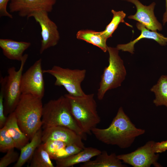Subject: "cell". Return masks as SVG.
Instances as JSON below:
<instances>
[{"label":"cell","mask_w":167,"mask_h":167,"mask_svg":"<svg viewBox=\"0 0 167 167\" xmlns=\"http://www.w3.org/2000/svg\"><path fill=\"white\" fill-rule=\"evenodd\" d=\"M144 130L138 128L120 107L109 126L106 128L95 127L92 133L100 141L108 145H116L122 149L131 146L136 138L143 134Z\"/></svg>","instance_id":"6da1fadb"},{"label":"cell","mask_w":167,"mask_h":167,"mask_svg":"<svg viewBox=\"0 0 167 167\" xmlns=\"http://www.w3.org/2000/svg\"><path fill=\"white\" fill-rule=\"evenodd\" d=\"M43 106L42 99L22 94L14 111L19 126L29 139L42 126Z\"/></svg>","instance_id":"7a4b0ae2"},{"label":"cell","mask_w":167,"mask_h":167,"mask_svg":"<svg viewBox=\"0 0 167 167\" xmlns=\"http://www.w3.org/2000/svg\"><path fill=\"white\" fill-rule=\"evenodd\" d=\"M42 122L43 129L63 126L74 131L83 140L87 139L86 134L82 131L73 117L69 101L65 95L51 100L43 105Z\"/></svg>","instance_id":"3957f363"},{"label":"cell","mask_w":167,"mask_h":167,"mask_svg":"<svg viewBox=\"0 0 167 167\" xmlns=\"http://www.w3.org/2000/svg\"><path fill=\"white\" fill-rule=\"evenodd\" d=\"M64 95L69 101L72 114L80 128L85 134L91 135L92 130L101 121L94 94H85L81 96L69 94Z\"/></svg>","instance_id":"277c9868"},{"label":"cell","mask_w":167,"mask_h":167,"mask_svg":"<svg viewBox=\"0 0 167 167\" xmlns=\"http://www.w3.org/2000/svg\"><path fill=\"white\" fill-rule=\"evenodd\" d=\"M107 51L109 63L104 69L97 93L100 100L103 99L108 91L120 87L126 75L123 61L119 55V50L116 47L108 46Z\"/></svg>","instance_id":"5b68a950"},{"label":"cell","mask_w":167,"mask_h":167,"mask_svg":"<svg viewBox=\"0 0 167 167\" xmlns=\"http://www.w3.org/2000/svg\"><path fill=\"white\" fill-rule=\"evenodd\" d=\"M43 72L54 77L56 79L54 85L64 87L70 95L81 96L85 94L81 84L86 76V70L71 69L54 66L51 69L43 70Z\"/></svg>","instance_id":"8992f818"},{"label":"cell","mask_w":167,"mask_h":167,"mask_svg":"<svg viewBox=\"0 0 167 167\" xmlns=\"http://www.w3.org/2000/svg\"><path fill=\"white\" fill-rule=\"evenodd\" d=\"M28 57L24 55L19 70L12 66L7 70V75L4 77V107L5 115L13 112L20 97L21 80L25 64Z\"/></svg>","instance_id":"52a82bcc"},{"label":"cell","mask_w":167,"mask_h":167,"mask_svg":"<svg viewBox=\"0 0 167 167\" xmlns=\"http://www.w3.org/2000/svg\"><path fill=\"white\" fill-rule=\"evenodd\" d=\"M42 59L36 61L24 73L21 80L22 94H30L42 99L45 91Z\"/></svg>","instance_id":"ba28073f"},{"label":"cell","mask_w":167,"mask_h":167,"mask_svg":"<svg viewBox=\"0 0 167 167\" xmlns=\"http://www.w3.org/2000/svg\"><path fill=\"white\" fill-rule=\"evenodd\" d=\"M155 142L148 141L144 145L131 153L117 155L124 163L134 167H162L157 162L159 155L154 151Z\"/></svg>","instance_id":"9c48e42d"},{"label":"cell","mask_w":167,"mask_h":167,"mask_svg":"<svg viewBox=\"0 0 167 167\" xmlns=\"http://www.w3.org/2000/svg\"><path fill=\"white\" fill-rule=\"evenodd\" d=\"M48 12L40 10L34 12L31 17L34 18L40 25L42 37L40 53L57 45L60 39L56 24L49 17Z\"/></svg>","instance_id":"30bf717a"},{"label":"cell","mask_w":167,"mask_h":167,"mask_svg":"<svg viewBox=\"0 0 167 167\" xmlns=\"http://www.w3.org/2000/svg\"><path fill=\"white\" fill-rule=\"evenodd\" d=\"M56 2V0H10L9 6L10 12L29 18L37 11L51 12Z\"/></svg>","instance_id":"8fae6325"},{"label":"cell","mask_w":167,"mask_h":167,"mask_svg":"<svg viewBox=\"0 0 167 167\" xmlns=\"http://www.w3.org/2000/svg\"><path fill=\"white\" fill-rule=\"evenodd\" d=\"M43 129L42 134L43 143L50 140H58L64 142L67 145L75 144L83 149L85 148L82 137L67 127L58 126Z\"/></svg>","instance_id":"7c38bea8"},{"label":"cell","mask_w":167,"mask_h":167,"mask_svg":"<svg viewBox=\"0 0 167 167\" xmlns=\"http://www.w3.org/2000/svg\"><path fill=\"white\" fill-rule=\"evenodd\" d=\"M134 4L136 8L134 15L128 17L130 19L138 21L148 29L152 31H160L162 29L161 24L157 20L154 14L156 3L153 2L148 6L143 5L139 0H126Z\"/></svg>","instance_id":"4fadbf2b"},{"label":"cell","mask_w":167,"mask_h":167,"mask_svg":"<svg viewBox=\"0 0 167 167\" xmlns=\"http://www.w3.org/2000/svg\"><path fill=\"white\" fill-rule=\"evenodd\" d=\"M136 26L141 31L140 35L136 39L125 44H118L116 48L119 50L128 52L133 54L134 51V45L139 40L143 38L151 39L155 40L161 46H165L167 44V37L156 31H150L139 22L136 24Z\"/></svg>","instance_id":"5bb4252c"},{"label":"cell","mask_w":167,"mask_h":167,"mask_svg":"<svg viewBox=\"0 0 167 167\" xmlns=\"http://www.w3.org/2000/svg\"><path fill=\"white\" fill-rule=\"evenodd\" d=\"M31 45L29 42L18 41L7 39H0V47L3 55L12 60L21 61L24 52Z\"/></svg>","instance_id":"9a60e30c"},{"label":"cell","mask_w":167,"mask_h":167,"mask_svg":"<svg viewBox=\"0 0 167 167\" xmlns=\"http://www.w3.org/2000/svg\"><path fill=\"white\" fill-rule=\"evenodd\" d=\"M101 151L92 147L85 148L78 153L67 157L55 160L56 167H70L87 162L97 156Z\"/></svg>","instance_id":"2e32d148"},{"label":"cell","mask_w":167,"mask_h":167,"mask_svg":"<svg viewBox=\"0 0 167 167\" xmlns=\"http://www.w3.org/2000/svg\"><path fill=\"white\" fill-rule=\"evenodd\" d=\"M4 126L14 141L15 148L20 150L28 143L29 139L20 128L14 111L9 114Z\"/></svg>","instance_id":"e0dca14e"},{"label":"cell","mask_w":167,"mask_h":167,"mask_svg":"<svg viewBox=\"0 0 167 167\" xmlns=\"http://www.w3.org/2000/svg\"><path fill=\"white\" fill-rule=\"evenodd\" d=\"M81 167H124L121 160L115 153L109 155L106 151H101L97 156L96 159L84 163L80 165Z\"/></svg>","instance_id":"ac0fdd59"},{"label":"cell","mask_w":167,"mask_h":167,"mask_svg":"<svg viewBox=\"0 0 167 167\" xmlns=\"http://www.w3.org/2000/svg\"><path fill=\"white\" fill-rule=\"evenodd\" d=\"M42 130L40 129L28 142L20 149L19 158L14 167H22L32 158L36 150L41 143Z\"/></svg>","instance_id":"d6986e66"},{"label":"cell","mask_w":167,"mask_h":167,"mask_svg":"<svg viewBox=\"0 0 167 167\" xmlns=\"http://www.w3.org/2000/svg\"><path fill=\"white\" fill-rule=\"evenodd\" d=\"M76 37L98 47L104 52L107 51V39L102 31L96 32L91 30H81L77 32Z\"/></svg>","instance_id":"ffe728a7"},{"label":"cell","mask_w":167,"mask_h":167,"mask_svg":"<svg viewBox=\"0 0 167 167\" xmlns=\"http://www.w3.org/2000/svg\"><path fill=\"white\" fill-rule=\"evenodd\" d=\"M155 95L153 103L156 106L164 105L167 107V75H162L157 83L151 88Z\"/></svg>","instance_id":"44dd1931"},{"label":"cell","mask_w":167,"mask_h":167,"mask_svg":"<svg viewBox=\"0 0 167 167\" xmlns=\"http://www.w3.org/2000/svg\"><path fill=\"white\" fill-rule=\"evenodd\" d=\"M29 167H54V165L43 143L37 148L32 155Z\"/></svg>","instance_id":"7402d4cb"},{"label":"cell","mask_w":167,"mask_h":167,"mask_svg":"<svg viewBox=\"0 0 167 167\" xmlns=\"http://www.w3.org/2000/svg\"><path fill=\"white\" fill-rule=\"evenodd\" d=\"M111 12L113 14L112 20L106 26L105 30L102 31L107 39L112 36V34L120 23H125L127 25L132 27L130 25L125 22L124 19L126 16V14L123 11H116L112 10Z\"/></svg>","instance_id":"603a6c76"},{"label":"cell","mask_w":167,"mask_h":167,"mask_svg":"<svg viewBox=\"0 0 167 167\" xmlns=\"http://www.w3.org/2000/svg\"><path fill=\"white\" fill-rule=\"evenodd\" d=\"M43 143L51 159L55 160L67 146L64 142L58 140H50Z\"/></svg>","instance_id":"cb8c5ba5"},{"label":"cell","mask_w":167,"mask_h":167,"mask_svg":"<svg viewBox=\"0 0 167 167\" xmlns=\"http://www.w3.org/2000/svg\"><path fill=\"white\" fill-rule=\"evenodd\" d=\"M14 148H15L14 141L4 126L0 129V151L2 152H6Z\"/></svg>","instance_id":"d4e9b609"},{"label":"cell","mask_w":167,"mask_h":167,"mask_svg":"<svg viewBox=\"0 0 167 167\" xmlns=\"http://www.w3.org/2000/svg\"><path fill=\"white\" fill-rule=\"evenodd\" d=\"M14 148L8 150L6 154L1 158L0 167H6L10 164L17 162L20 154L15 151Z\"/></svg>","instance_id":"484cf974"},{"label":"cell","mask_w":167,"mask_h":167,"mask_svg":"<svg viewBox=\"0 0 167 167\" xmlns=\"http://www.w3.org/2000/svg\"><path fill=\"white\" fill-rule=\"evenodd\" d=\"M0 91V128L5 125L7 118L5 116L4 107V77L1 76Z\"/></svg>","instance_id":"4316f807"},{"label":"cell","mask_w":167,"mask_h":167,"mask_svg":"<svg viewBox=\"0 0 167 167\" xmlns=\"http://www.w3.org/2000/svg\"><path fill=\"white\" fill-rule=\"evenodd\" d=\"M83 149L82 148L75 144H71L67 145L64 150L58 154L55 160L65 158L76 154Z\"/></svg>","instance_id":"83f0119b"},{"label":"cell","mask_w":167,"mask_h":167,"mask_svg":"<svg viewBox=\"0 0 167 167\" xmlns=\"http://www.w3.org/2000/svg\"><path fill=\"white\" fill-rule=\"evenodd\" d=\"M10 0H0V16H6L12 19V15L7 10L8 3Z\"/></svg>","instance_id":"f1b7e54d"},{"label":"cell","mask_w":167,"mask_h":167,"mask_svg":"<svg viewBox=\"0 0 167 167\" xmlns=\"http://www.w3.org/2000/svg\"><path fill=\"white\" fill-rule=\"evenodd\" d=\"M167 150V140L160 142H155L154 151L156 153H162Z\"/></svg>","instance_id":"f546056e"},{"label":"cell","mask_w":167,"mask_h":167,"mask_svg":"<svg viewBox=\"0 0 167 167\" xmlns=\"http://www.w3.org/2000/svg\"><path fill=\"white\" fill-rule=\"evenodd\" d=\"M165 1V11L163 15L162 22L163 24L164 25L167 22V0Z\"/></svg>","instance_id":"4dcf8cb0"}]
</instances>
